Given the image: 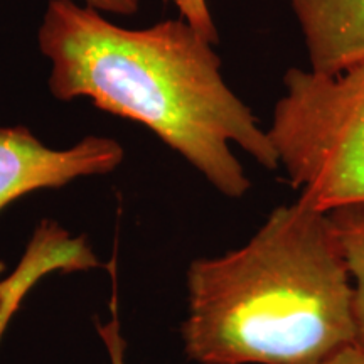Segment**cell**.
<instances>
[{
    "label": "cell",
    "instance_id": "277c9868",
    "mask_svg": "<svg viewBox=\"0 0 364 364\" xmlns=\"http://www.w3.org/2000/svg\"><path fill=\"white\" fill-rule=\"evenodd\" d=\"M124 161V149L107 136H86L75 147H46L26 127L0 129V211L21 196L56 189L76 177L102 176Z\"/></svg>",
    "mask_w": 364,
    "mask_h": 364
},
{
    "label": "cell",
    "instance_id": "3957f363",
    "mask_svg": "<svg viewBox=\"0 0 364 364\" xmlns=\"http://www.w3.org/2000/svg\"><path fill=\"white\" fill-rule=\"evenodd\" d=\"M270 129L299 196L322 211L364 201V61L336 76L290 68Z\"/></svg>",
    "mask_w": 364,
    "mask_h": 364
},
{
    "label": "cell",
    "instance_id": "52a82bcc",
    "mask_svg": "<svg viewBox=\"0 0 364 364\" xmlns=\"http://www.w3.org/2000/svg\"><path fill=\"white\" fill-rule=\"evenodd\" d=\"M58 268L59 260L56 253L46 245L36 243V241L29 245L26 258L11 279H2L4 263L0 262V338L29 287L44 273L58 270Z\"/></svg>",
    "mask_w": 364,
    "mask_h": 364
},
{
    "label": "cell",
    "instance_id": "7a4b0ae2",
    "mask_svg": "<svg viewBox=\"0 0 364 364\" xmlns=\"http://www.w3.org/2000/svg\"><path fill=\"white\" fill-rule=\"evenodd\" d=\"M184 353L198 364H318L354 343L353 282L329 213L277 206L243 247L186 272Z\"/></svg>",
    "mask_w": 364,
    "mask_h": 364
},
{
    "label": "cell",
    "instance_id": "8992f818",
    "mask_svg": "<svg viewBox=\"0 0 364 364\" xmlns=\"http://www.w3.org/2000/svg\"><path fill=\"white\" fill-rule=\"evenodd\" d=\"M327 213L353 282L354 343L364 346V201L344 204Z\"/></svg>",
    "mask_w": 364,
    "mask_h": 364
},
{
    "label": "cell",
    "instance_id": "8fae6325",
    "mask_svg": "<svg viewBox=\"0 0 364 364\" xmlns=\"http://www.w3.org/2000/svg\"><path fill=\"white\" fill-rule=\"evenodd\" d=\"M86 2L90 7L98 9V11L132 16L139 11L140 0H86Z\"/></svg>",
    "mask_w": 364,
    "mask_h": 364
},
{
    "label": "cell",
    "instance_id": "9c48e42d",
    "mask_svg": "<svg viewBox=\"0 0 364 364\" xmlns=\"http://www.w3.org/2000/svg\"><path fill=\"white\" fill-rule=\"evenodd\" d=\"M98 332L102 336L103 343L107 344L108 354H110L112 364H125V343L120 334V324L117 318L108 324H98Z\"/></svg>",
    "mask_w": 364,
    "mask_h": 364
},
{
    "label": "cell",
    "instance_id": "6da1fadb",
    "mask_svg": "<svg viewBox=\"0 0 364 364\" xmlns=\"http://www.w3.org/2000/svg\"><path fill=\"white\" fill-rule=\"evenodd\" d=\"M39 48L53 65L54 97H86L145 125L226 198L240 199L252 188L231 145L279 169L270 136L225 83L213 44L184 19L124 29L97 9L51 0Z\"/></svg>",
    "mask_w": 364,
    "mask_h": 364
},
{
    "label": "cell",
    "instance_id": "ba28073f",
    "mask_svg": "<svg viewBox=\"0 0 364 364\" xmlns=\"http://www.w3.org/2000/svg\"><path fill=\"white\" fill-rule=\"evenodd\" d=\"M166 2L174 4L182 19L189 22L196 31H199L209 43L216 44L220 41V34H218L215 19L206 0H166Z\"/></svg>",
    "mask_w": 364,
    "mask_h": 364
},
{
    "label": "cell",
    "instance_id": "30bf717a",
    "mask_svg": "<svg viewBox=\"0 0 364 364\" xmlns=\"http://www.w3.org/2000/svg\"><path fill=\"white\" fill-rule=\"evenodd\" d=\"M318 364H364V346L356 343L344 346Z\"/></svg>",
    "mask_w": 364,
    "mask_h": 364
},
{
    "label": "cell",
    "instance_id": "5b68a950",
    "mask_svg": "<svg viewBox=\"0 0 364 364\" xmlns=\"http://www.w3.org/2000/svg\"><path fill=\"white\" fill-rule=\"evenodd\" d=\"M307 48L309 71L336 76L364 61V0H289Z\"/></svg>",
    "mask_w": 364,
    "mask_h": 364
}]
</instances>
